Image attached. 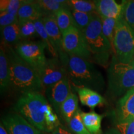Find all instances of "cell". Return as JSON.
Masks as SVG:
<instances>
[{"label":"cell","mask_w":134,"mask_h":134,"mask_svg":"<svg viewBox=\"0 0 134 134\" xmlns=\"http://www.w3.org/2000/svg\"><path fill=\"white\" fill-rule=\"evenodd\" d=\"M4 46L9 61L10 88L22 95L30 92L42 93L44 88L38 72L24 61L15 49L10 46Z\"/></svg>","instance_id":"cell-1"},{"label":"cell","mask_w":134,"mask_h":134,"mask_svg":"<svg viewBox=\"0 0 134 134\" xmlns=\"http://www.w3.org/2000/svg\"><path fill=\"white\" fill-rule=\"evenodd\" d=\"M63 65L66 68L70 83L75 89L90 88L98 93L103 90L105 82L103 75L91 62L68 55Z\"/></svg>","instance_id":"cell-2"},{"label":"cell","mask_w":134,"mask_h":134,"mask_svg":"<svg viewBox=\"0 0 134 134\" xmlns=\"http://www.w3.org/2000/svg\"><path fill=\"white\" fill-rule=\"evenodd\" d=\"M14 109L39 131L48 132L46 117L48 114L53 111V109L41 93L24 94L18 99Z\"/></svg>","instance_id":"cell-3"},{"label":"cell","mask_w":134,"mask_h":134,"mask_svg":"<svg viewBox=\"0 0 134 134\" xmlns=\"http://www.w3.org/2000/svg\"><path fill=\"white\" fill-rule=\"evenodd\" d=\"M83 32L87 46L91 55V61L103 66L108 65L113 48L103 34L102 21L94 13L93 19Z\"/></svg>","instance_id":"cell-4"},{"label":"cell","mask_w":134,"mask_h":134,"mask_svg":"<svg viewBox=\"0 0 134 134\" xmlns=\"http://www.w3.org/2000/svg\"><path fill=\"white\" fill-rule=\"evenodd\" d=\"M134 88V60L129 63L119 61L114 55L108 70V92L119 98Z\"/></svg>","instance_id":"cell-5"},{"label":"cell","mask_w":134,"mask_h":134,"mask_svg":"<svg viewBox=\"0 0 134 134\" xmlns=\"http://www.w3.org/2000/svg\"><path fill=\"white\" fill-rule=\"evenodd\" d=\"M113 48L119 61L129 63L134 60V31L122 16L117 20Z\"/></svg>","instance_id":"cell-6"},{"label":"cell","mask_w":134,"mask_h":134,"mask_svg":"<svg viewBox=\"0 0 134 134\" xmlns=\"http://www.w3.org/2000/svg\"><path fill=\"white\" fill-rule=\"evenodd\" d=\"M46 43L42 41H21L16 44L15 50L38 73L42 70L47 59L45 55Z\"/></svg>","instance_id":"cell-7"},{"label":"cell","mask_w":134,"mask_h":134,"mask_svg":"<svg viewBox=\"0 0 134 134\" xmlns=\"http://www.w3.org/2000/svg\"><path fill=\"white\" fill-rule=\"evenodd\" d=\"M63 50L69 56L78 57L91 61V55L87 46L83 32L72 27L62 34Z\"/></svg>","instance_id":"cell-8"},{"label":"cell","mask_w":134,"mask_h":134,"mask_svg":"<svg viewBox=\"0 0 134 134\" xmlns=\"http://www.w3.org/2000/svg\"><path fill=\"white\" fill-rule=\"evenodd\" d=\"M44 89L58 83L68 76L66 66L58 58L47 59L46 65L38 73Z\"/></svg>","instance_id":"cell-9"},{"label":"cell","mask_w":134,"mask_h":134,"mask_svg":"<svg viewBox=\"0 0 134 134\" xmlns=\"http://www.w3.org/2000/svg\"><path fill=\"white\" fill-rule=\"evenodd\" d=\"M71 93V83L68 76L46 89V96L55 113L60 114V107Z\"/></svg>","instance_id":"cell-10"},{"label":"cell","mask_w":134,"mask_h":134,"mask_svg":"<svg viewBox=\"0 0 134 134\" xmlns=\"http://www.w3.org/2000/svg\"><path fill=\"white\" fill-rule=\"evenodd\" d=\"M2 124L9 134H41L19 114H10L3 119Z\"/></svg>","instance_id":"cell-11"},{"label":"cell","mask_w":134,"mask_h":134,"mask_svg":"<svg viewBox=\"0 0 134 134\" xmlns=\"http://www.w3.org/2000/svg\"><path fill=\"white\" fill-rule=\"evenodd\" d=\"M42 21L53 47L58 54L60 61H63L67 54L63 51L62 47V34L58 27L55 15L46 16L42 18Z\"/></svg>","instance_id":"cell-12"},{"label":"cell","mask_w":134,"mask_h":134,"mask_svg":"<svg viewBox=\"0 0 134 134\" xmlns=\"http://www.w3.org/2000/svg\"><path fill=\"white\" fill-rule=\"evenodd\" d=\"M115 113L117 123L134 119V88L119 100Z\"/></svg>","instance_id":"cell-13"},{"label":"cell","mask_w":134,"mask_h":134,"mask_svg":"<svg viewBox=\"0 0 134 134\" xmlns=\"http://www.w3.org/2000/svg\"><path fill=\"white\" fill-rule=\"evenodd\" d=\"M97 13L100 18H112L119 19L123 13V1L118 3L114 0H99L95 1Z\"/></svg>","instance_id":"cell-14"},{"label":"cell","mask_w":134,"mask_h":134,"mask_svg":"<svg viewBox=\"0 0 134 134\" xmlns=\"http://www.w3.org/2000/svg\"><path fill=\"white\" fill-rule=\"evenodd\" d=\"M43 17V13L37 1L32 0H24L18 13L19 22L24 21L34 22Z\"/></svg>","instance_id":"cell-15"},{"label":"cell","mask_w":134,"mask_h":134,"mask_svg":"<svg viewBox=\"0 0 134 134\" xmlns=\"http://www.w3.org/2000/svg\"><path fill=\"white\" fill-rule=\"evenodd\" d=\"M11 86L9 61L6 47L1 43L0 48V88L1 94L4 93Z\"/></svg>","instance_id":"cell-16"},{"label":"cell","mask_w":134,"mask_h":134,"mask_svg":"<svg viewBox=\"0 0 134 134\" xmlns=\"http://www.w3.org/2000/svg\"><path fill=\"white\" fill-rule=\"evenodd\" d=\"M81 104L94 109L105 103V99L97 91L90 88H80L76 89Z\"/></svg>","instance_id":"cell-17"},{"label":"cell","mask_w":134,"mask_h":134,"mask_svg":"<svg viewBox=\"0 0 134 134\" xmlns=\"http://www.w3.org/2000/svg\"><path fill=\"white\" fill-rule=\"evenodd\" d=\"M78 110V99L74 93L70 94L66 99L63 102L60 109V114L67 124Z\"/></svg>","instance_id":"cell-18"},{"label":"cell","mask_w":134,"mask_h":134,"mask_svg":"<svg viewBox=\"0 0 134 134\" xmlns=\"http://www.w3.org/2000/svg\"><path fill=\"white\" fill-rule=\"evenodd\" d=\"M1 30V37L3 38V43L9 46L14 43H18L22 40L21 29L19 22L9 25Z\"/></svg>","instance_id":"cell-19"},{"label":"cell","mask_w":134,"mask_h":134,"mask_svg":"<svg viewBox=\"0 0 134 134\" xmlns=\"http://www.w3.org/2000/svg\"><path fill=\"white\" fill-rule=\"evenodd\" d=\"M81 118L84 125L90 133L99 134L101 132V122L103 116L95 112L83 113L81 112Z\"/></svg>","instance_id":"cell-20"},{"label":"cell","mask_w":134,"mask_h":134,"mask_svg":"<svg viewBox=\"0 0 134 134\" xmlns=\"http://www.w3.org/2000/svg\"><path fill=\"white\" fill-rule=\"evenodd\" d=\"M42 11L43 17L50 15H55L63 8L68 7V1L62 0H38L37 1Z\"/></svg>","instance_id":"cell-21"},{"label":"cell","mask_w":134,"mask_h":134,"mask_svg":"<svg viewBox=\"0 0 134 134\" xmlns=\"http://www.w3.org/2000/svg\"><path fill=\"white\" fill-rule=\"evenodd\" d=\"M55 18L58 27L62 34L72 27H76L72 13L70 8H66L60 9L56 13Z\"/></svg>","instance_id":"cell-22"},{"label":"cell","mask_w":134,"mask_h":134,"mask_svg":"<svg viewBox=\"0 0 134 134\" xmlns=\"http://www.w3.org/2000/svg\"><path fill=\"white\" fill-rule=\"evenodd\" d=\"M34 24L36 26V29L37 32V34L39 37H41L42 41L46 43L47 48L48 51L52 55L53 58H58V54L56 52V50L53 47L52 43L50 41L49 37L48 36V34L47 32L46 28H45L44 25L43 24V22L42 21V18L40 19L34 21Z\"/></svg>","instance_id":"cell-23"},{"label":"cell","mask_w":134,"mask_h":134,"mask_svg":"<svg viewBox=\"0 0 134 134\" xmlns=\"http://www.w3.org/2000/svg\"><path fill=\"white\" fill-rule=\"evenodd\" d=\"M68 5L71 11L91 13L96 11L95 1H85V0H70L68 1Z\"/></svg>","instance_id":"cell-24"},{"label":"cell","mask_w":134,"mask_h":134,"mask_svg":"<svg viewBox=\"0 0 134 134\" xmlns=\"http://www.w3.org/2000/svg\"><path fill=\"white\" fill-rule=\"evenodd\" d=\"M68 125L72 133L75 134H92L84 125L81 118V111L80 109L72 117Z\"/></svg>","instance_id":"cell-25"},{"label":"cell","mask_w":134,"mask_h":134,"mask_svg":"<svg viewBox=\"0 0 134 134\" xmlns=\"http://www.w3.org/2000/svg\"><path fill=\"white\" fill-rule=\"evenodd\" d=\"M71 11L75 23V26L81 31H83L90 24L95 13H88L76 11Z\"/></svg>","instance_id":"cell-26"},{"label":"cell","mask_w":134,"mask_h":134,"mask_svg":"<svg viewBox=\"0 0 134 134\" xmlns=\"http://www.w3.org/2000/svg\"><path fill=\"white\" fill-rule=\"evenodd\" d=\"M21 29L22 40L29 41L31 38L38 37L37 32L34 22L31 21H24L19 22Z\"/></svg>","instance_id":"cell-27"},{"label":"cell","mask_w":134,"mask_h":134,"mask_svg":"<svg viewBox=\"0 0 134 134\" xmlns=\"http://www.w3.org/2000/svg\"><path fill=\"white\" fill-rule=\"evenodd\" d=\"M102 21V29L103 34L113 46L115 26L117 20L112 18H100Z\"/></svg>","instance_id":"cell-28"},{"label":"cell","mask_w":134,"mask_h":134,"mask_svg":"<svg viewBox=\"0 0 134 134\" xmlns=\"http://www.w3.org/2000/svg\"><path fill=\"white\" fill-rule=\"evenodd\" d=\"M24 0H1L0 12L5 11L18 16V11Z\"/></svg>","instance_id":"cell-29"},{"label":"cell","mask_w":134,"mask_h":134,"mask_svg":"<svg viewBox=\"0 0 134 134\" xmlns=\"http://www.w3.org/2000/svg\"><path fill=\"white\" fill-rule=\"evenodd\" d=\"M124 6L122 18L134 31V0L123 1Z\"/></svg>","instance_id":"cell-30"},{"label":"cell","mask_w":134,"mask_h":134,"mask_svg":"<svg viewBox=\"0 0 134 134\" xmlns=\"http://www.w3.org/2000/svg\"><path fill=\"white\" fill-rule=\"evenodd\" d=\"M17 22H19L18 18L17 16L11 14L5 11L0 12V27L1 29L5 27L14 24Z\"/></svg>","instance_id":"cell-31"},{"label":"cell","mask_w":134,"mask_h":134,"mask_svg":"<svg viewBox=\"0 0 134 134\" xmlns=\"http://www.w3.org/2000/svg\"><path fill=\"white\" fill-rule=\"evenodd\" d=\"M115 129L120 134H134V119L117 123Z\"/></svg>","instance_id":"cell-32"},{"label":"cell","mask_w":134,"mask_h":134,"mask_svg":"<svg viewBox=\"0 0 134 134\" xmlns=\"http://www.w3.org/2000/svg\"><path fill=\"white\" fill-rule=\"evenodd\" d=\"M50 134H73L71 132L67 130L61 125H58L51 132Z\"/></svg>","instance_id":"cell-33"},{"label":"cell","mask_w":134,"mask_h":134,"mask_svg":"<svg viewBox=\"0 0 134 134\" xmlns=\"http://www.w3.org/2000/svg\"><path fill=\"white\" fill-rule=\"evenodd\" d=\"M99 134H120V132L117 130L115 128L114 129H110L107 130L106 132H100V133Z\"/></svg>","instance_id":"cell-34"},{"label":"cell","mask_w":134,"mask_h":134,"mask_svg":"<svg viewBox=\"0 0 134 134\" xmlns=\"http://www.w3.org/2000/svg\"><path fill=\"white\" fill-rule=\"evenodd\" d=\"M0 134H9L3 125L2 122H1V124H0Z\"/></svg>","instance_id":"cell-35"}]
</instances>
